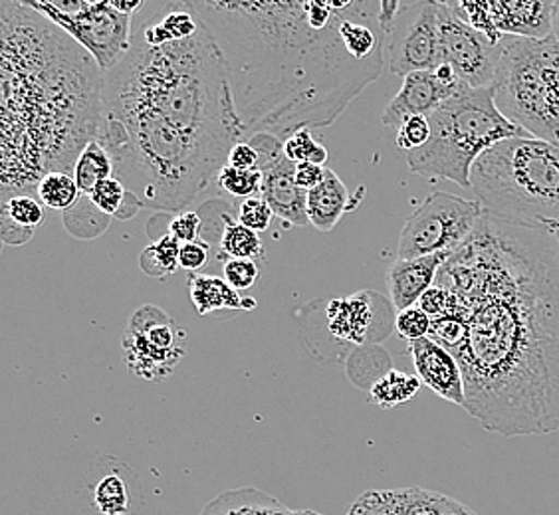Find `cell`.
<instances>
[{"label":"cell","mask_w":559,"mask_h":515,"mask_svg":"<svg viewBox=\"0 0 559 515\" xmlns=\"http://www.w3.org/2000/svg\"><path fill=\"white\" fill-rule=\"evenodd\" d=\"M352 0H193L225 62L247 141H286L325 128L383 72L352 55L344 21Z\"/></svg>","instance_id":"cell-3"},{"label":"cell","mask_w":559,"mask_h":515,"mask_svg":"<svg viewBox=\"0 0 559 515\" xmlns=\"http://www.w3.org/2000/svg\"><path fill=\"white\" fill-rule=\"evenodd\" d=\"M439 43L441 64L451 65L463 84L473 89L492 86L502 43H492L461 21L447 2H439Z\"/></svg>","instance_id":"cell-11"},{"label":"cell","mask_w":559,"mask_h":515,"mask_svg":"<svg viewBox=\"0 0 559 515\" xmlns=\"http://www.w3.org/2000/svg\"><path fill=\"white\" fill-rule=\"evenodd\" d=\"M0 220H2V242L4 244L21 247V244H26L33 238L34 230L12 225L11 220H4V218H0Z\"/></svg>","instance_id":"cell-45"},{"label":"cell","mask_w":559,"mask_h":515,"mask_svg":"<svg viewBox=\"0 0 559 515\" xmlns=\"http://www.w3.org/2000/svg\"><path fill=\"white\" fill-rule=\"evenodd\" d=\"M216 184L230 196L247 201V199L260 196L262 193V172L259 169L240 171V169L226 165L223 167V171L218 172Z\"/></svg>","instance_id":"cell-32"},{"label":"cell","mask_w":559,"mask_h":515,"mask_svg":"<svg viewBox=\"0 0 559 515\" xmlns=\"http://www.w3.org/2000/svg\"><path fill=\"white\" fill-rule=\"evenodd\" d=\"M96 140L143 208L173 215L205 193L247 141L206 26L165 46L133 34L130 52L104 74Z\"/></svg>","instance_id":"cell-2"},{"label":"cell","mask_w":559,"mask_h":515,"mask_svg":"<svg viewBox=\"0 0 559 515\" xmlns=\"http://www.w3.org/2000/svg\"><path fill=\"white\" fill-rule=\"evenodd\" d=\"M495 104L530 137L559 145V43L504 36L496 65Z\"/></svg>","instance_id":"cell-7"},{"label":"cell","mask_w":559,"mask_h":515,"mask_svg":"<svg viewBox=\"0 0 559 515\" xmlns=\"http://www.w3.org/2000/svg\"><path fill=\"white\" fill-rule=\"evenodd\" d=\"M325 171H328L325 167L313 165L310 161L296 163V183L306 193H310L312 189H316L325 179Z\"/></svg>","instance_id":"cell-44"},{"label":"cell","mask_w":559,"mask_h":515,"mask_svg":"<svg viewBox=\"0 0 559 515\" xmlns=\"http://www.w3.org/2000/svg\"><path fill=\"white\" fill-rule=\"evenodd\" d=\"M429 123V143L405 157L411 171L463 189H471L474 163L485 151L500 141L527 135L498 111L492 86L463 87L430 116Z\"/></svg>","instance_id":"cell-6"},{"label":"cell","mask_w":559,"mask_h":515,"mask_svg":"<svg viewBox=\"0 0 559 515\" xmlns=\"http://www.w3.org/2000/svg\"><path fill=\"white\" fill-rule=\"evenodd\" d=\"M92 502L99 515H131L133 494L126 476L118 472L102 476L94 486Z\"/></svg>","instance_id":"cell-27"},{"label":"cell","mask_w":559,"mask_h":515,"mask_svg":"<svg viewBox=\"0 0 559 515\" xmlns=\"http://www.w3.org/2000/svg\"><path fill=\"white\" fill-rule=\"evenodd\" d=\"M24 7L43 14L46 21L64 31L74 43L96 60L97 68L108 74L126 58L133 40L135 16H126L111 7L109 0L102 2H38L21 0Z\"/></svg>","instance_id":"cell-8"},{"label":"cell","mask_w":559,"mask_h":515,"mask_svg":"<svg viewBox=\"0 0 559 515\" xmlns=\"http://www.w3.org/2000/svg\"><path fill=\"white\" fill-rule=\"evenodd\" d=\"M248 143L259 153V171H266L270 167H274L276 163L282 161L284 155V141L278 140L276 135L270 133H257L252 135Z\"/></svg>","instance_id":"cell-38"},{"label":"cell","mask_w":559,"mask_h":515,"mask_svg":"<svg viewBox=\"0 0 559 515\" xmlns=\"http://www.w3.org/2000/svg\"><path fill=\"white\" fill-rule=\"evenodd\" d=\"M272 208L262 196H252L238 204L237 220L254 232H264L272 225Z\"/></svg>","instance_id":"cell-34"},{"label":"cell","mask_w":559,"mask_h":515,"mask_svg":"<svg viewBox=\"0 0 559 515\" xmlns=\"http://www.w3.org/2000/svg\"><path fill=\"white\" fill-rule=\"evenodd\" d=\"M551 0H514V2H488L490 21L498 34L546 40L554 31Z\"/></svg>","instance_id":"cell-16"},{"label":"cell","mask_w":559,"mask_h":515,"mask_svg":"<svg viewBox=\"0 0 559 515\" xmlns=\"http://www.w3.org/2000/svg\"><path fill=\"white\" fill-rule=\"evenodd\" d=\"M420 385L423 383H420L419 376L391 369L379 376L373 386L369 388V403L389 410V408L409 403L417 397Z\"/></svg>","instance_id":"cell-24"},{"label":"cell","mask_w":559,"mask_h":515,"mask_svg":"<svg viewBox=\"0 0 559 515\" xmlns=\"http://www.w3.org/2000/svg\"><path fill=\"white\" fill-rule=\"evenodd\" d=\"M347 515H478L451 495L425 488L369 490L355 500Z\"/></svg>","instance_id":"cell-13"},{"label":"cell","mask_w":559,"mask_h":515,"mask_svg":"<svg viewBox=\"0 0 559 515\" xmlns=\"http://www.w3.org/2000/svg\"><path fill=\"white\" fill-rule=\"evenodd\" d=\"M36 191L44 206L62 213L70 211L82 199V191L78 189L72 172H48L36 187Z\"/></svg>","instance_id":"cell-29"},{"label":"cell","mask_w":559,"mask_h":515,"mask_svg":"<svg viewBox=\"0 0 559 515\" xmlns=\"http://www.w3.org/2000/svg\"><path fill=\"white\" fill-rule=\"evenodd\" d=\"M111 2V7L116 9V11L121 12V14H126V16H138L145 7H147V2L145 0H109Z\"/></svg>","instance_id":"cell-47"},{"label":"cell","mask_w":559,"mask_h":515,"mask_svg":"<svg viewBox=\"0 0 559 515\" xmlns=\"http://www.w3.org/2000/svg\"><path fill=\"white\" fill-rule=\"evenodd\" d=\"M141 208H143V204H141L140 199L128 191V196H126V201L121 204V208H119L116 218H118V220H131L133 216L140 213Z\"/></svg>","instance_id":"cell-46"},{"label":"cell","mask_w":559,"mask_h":515,"mask_svg":"<svg viewBox=\"0 0 559 515\" xmlns=\"http://www.w3.org/2000/svg\"><path fill=\"white\" fill-rule=\"evenodd\" d=\"M409 355L423 385L432 388L439 397L464 407L466 391L464 375L456 357L430 337L409 344Z\"/></svg>","instance_id":"cell-15"},{"label":"cell","mask_w":559,"mask_h":515,"mask_svg":"<svg viewBox=\"0 0 559 515\" xmlns=\"http://www.w3.org/2000/svg\"><path fill=\"white\" fill-rule=\"evenodd\" d=\"M466 335V412L506 439L559 430V244L549 226L485 215L437 276Z\"/></svg>","instance_id":"cell-1"},{"label":"cell","mask_w":559,"mask_h":515,"mask_svg":"<svg viewBox=\"0 0 559 515\" xmlns=\"http://www.w3.org/2000/svg\"><path fill=\"white\" fill-rule=\"evenodd\" d=\"M549 230H551V235L556 237V240H558L559 244V223H554V225H549Z\"/></svg>","instance_id":"cell-50"},{"label":"cell","mask_w":559,"mask_h":515,"mask_svg":"<svg viewBox=\"0 0 559 515\" xmlns=\"http://www.w3.org/2000/svg\"><path fill=\"white\" fill-rule=\"evenodd\" d=\"M485 211L478 201L435 191L407 218L399 237V260L454 254L473 237Z\"/></svg>","instance_id":"cell-9"},{"label":"cell","mask_w":559,"mask_h":515,"mask_svg":"<svg viewBox=\"0 0 559 515\" xmlns=\"http://www.w3.org/2000/svg\"><path fill=\"white\" fill-rule=\"evenodd\" d=\"M385 62L399 77L435 72L441 65L439 2H403L385 34Z\"/></svg>","instance_id":"cell-10"},{"label":"cell","mask_w":559,"mask_h":515,"mask_svg":"<svg viewBox=\"0 0 559 515\" xmlns=\"http://www.w3.org/2000/svg\"><path fill=\"white\" fill-rule=\"evenodd\" d=\"M397 310L377 291H357L352 298L328 303L325 318L335 339L354 345H376L395 330Z\"/></svg>","instance_id":"cell-12"},{"label":"cell","mask_w":559,"mask_h":515,"mask_svg":"<svg viewBox=\"0 0 559 515\" xmlns=\"http://www.w3.org/2000/svg\"><path fill=\"white\" fill-rule=\"evenodd\" d=\"M430 330H432V320H430L427 313L420 310L419 306L397 313L395 332H397L403 339H407L409 344L429 337Z\"/></svg>","instance_id":"cell-33"},{"label":"cell","mask_w":559,"mask_h":515,"mask_svg":"<svg viewBox=\"0 0 559 515\" xmlns=\"http://www.w3.org/2000/svg\"><path fill=\"white\" fill-rule=\"evenodd\" d=\"M278 515H322L318 514V512H312V510H292V507H286L282 514Z\"/></svg>","instance_id":"cell-49"},{"label":"cell","mask_w":559,"mask_h":515,"mask_svg":"<svg viewBox=\"0 0 559 515\" xmlns=\"http://www.w3.org/2000/svg\"><path fill=\"white\" fill-rule=\"evenodd\" d=\"M111 218L114 216L102 213L87 194H82V199L70 211L62 213L66 230L78 240L102 237L111 225Z\"/></svg>","instance_id":"cell-26"},{"label":"cell","mask_w":559,"mask_h":515,"mask_svg":"<svg viewBox=\"0 0 559 515\" xmlns=\"http://www.w3.org/2000/svg\"><path fill=\"white\" fill-rule=\"evenodd\" d=\"M551 36L559 43V0L554 7V31H551Z\"/></svg>","instance_id":"cell-48"},{"label":"cell","mask_w":559,"mask_h":515,"mask_svg":"<svg viewBox=\"0 0 559 515\" xmlns=\"http://www.w3.org/2000/svg\"><path fill=\"white\" fill-rule=\"evenodd\" d=\"M128 327L141 333L150 344L159 349H175L179 347L177 337H183V332L175 325L169 313L155 303H143L140 310L131 315Z\"/></svg>","instance_id":"cell-23"},{"label":"cell","mask_w":559,"mask_h":515,"mask_svg":"<svg viewBox=\"0 0 559 515\" xmlns=\"http://www.w3.org/2000/svg\"><path fill=\"white\" fill-rule=\"evenodd\" d=\"M452 296L451 291L442 286H432L430 290L425 291V296L419 300V308L429 315L430 320H439L451 312Z\"/></svg>","instance_id":"cell-41"},{"label":"cell","mask_w":559,"mask_h":515,"mask_svg":"<svg viewBox=\"0 0 559 515\" xmlns=\"http://www.w3.org/2000/svg\"><path fill=\"white\" fill-rule=\"evenodd\" d=\"M452 254H432V256L395 260L388 272L389 300L395 310L403 312L419 306L425 291L430 290L437 282L442 266Z\"/></svg>","instance_id":"cell-17"},{"label":"cell","mask_w":559,"mask_h":515,"mask_svg":"<svg viewBox=\"0 0 559 515\" xmlns=\"http://www.w3.org/2000/svg\"><path fill=\"white\" fill-rule=\"evenodd\" d=\"M349 208H354L352 194L337 172L328 169L322 183L308 193L306 213L310 225L320 232H332Z\"/></svg>","instance_id":"cell-20"},{"label":"cell","mask_w":559,"mask_h":515,"mask_svg":"<svg viewBox=\"0 0 559 515\" xmlns=\"http://www.w3.org/2000/svg\"><path fill=\"white\" fill-rule=\"evenodd\" d=\"M167 235L177 238L181 244L201 240V235H203V218H201L199 213H194V211H183V213L173 216L171 220H169Z\"/></svg>","instance_id":"cell-39"},{"label":"cell","mask_w":559,"mask_h":515,"mask_svg":"<svg viewBox=\"0 0 559 515\" xmlns=\"http://www.w3.org/2000/svg\"><path fill=\"white\" fill-rule=\"evenodd\" d=\"M126 196H128V189L116 177H109L106 181H102L94 189V193L90 194V199L94 201L97 208L106 215L114 216V218L118 215Z\"/></svg>","instance_id":"cell-35"},{"label":"cell","mask_w":559,"mask_h":515,"mask_svg":"<svg viewBox=\"0 0 559 515\" xmlns=\"http://www.w3.org/2000/svg\"><path fill=\"white\" fill-rule=\"evenodd\" d=\"M260 270L257 260L228 258L223 266V278L237 291L250 290L259 282Z\"/></svg>","instance_id":"cell-36"},{"label":"cell","mask_w":559,"mask_h":515,"mask_svg":"<svg viewBox=\"0 0 559 515\" xmlns=\"http://www.w3.org/2000/svg\"><path fill=\"white\" fill-rule=\"evenodd\" d=\"M0 218L11 220L12 225L36 230L44 223V204L26 193L11 194L2 199Z\"/></svg>","instance_id":"cell-31"},{"label":"cell","mask_w":559,"mask_h":515,"mask_svg":"<svg viewBox=\"0 0 559 515\" xmlns=\"http://www.w3.org/2000/svg\"><path fill=\"white\" fill-rule=\"evenodd\" d=\"M109 177H114V161L108 151L104 149V145L97 140L87 143L86 149L82 151V155L75 161L74 179L78 189L82 194L90 196L97 184Z\"/></svg>","instance_id":"cell-25"},{"label":"cell","mask_w":559,"mask_h":515,"mask_svg":"<svg viewBox=\"0 0 559 515\" xmlns=\"http://www.w3.org/2000/svg\"><path fill=\"white\" fill-rule=\"evenodd\" d=\"M221 252L228 258H237V260H264V248L260 242L259 232L250 230L245 225H240L238 220L228 218L226 220L225 232L218 242Z\"/></svg>","instance_id":"cell-30"},{"label":"cell","mask_w":559,"mask_h":515,"mask_svg":"<svg viewBox=\"0 0 559 515\" xmlns=\"http://www.w3.org/2000/svg\"><path fill=\"white\" fill-rule=\"evenodd\" d=\"M179 256H181V242L171 235H163L157 240H153L150 247L143 248L140 256L141 270L151 278H167L181 268Z\"/></svg>","instance_id":"cell-28"},{"label":"cell","mask_w":559,"mask_h":515,"mask_svg":"<svg viewBox=\"0 0 559 515\" xmlns=\"http://www.w3.org/2000/svg\"><path fill=\"white\" fill-rule=\"evenodd\" d=\"M2 187L24 191L72 172L102 119L104 72L64 31L2 0Z\"/></svg>","instance_id":"cell-4"},{"label":"cell","mask_w":559,"mask_h":515,"mask_svg":"<svg viewBox=\"0 0 559 515\" xmlns=\"http://www.w3.org/2000/svg\"><path fill=\"white\" fill-rule=\"evenodd\" d=\"M471 191L492 218L559 223V145L530 135L496 143L474 163Z\"/></svg>","instance_id":"cell-5"},{"label":"cell","mask_w":559,"mask_h":515,"mask_svg":"<svg viewBox=\"0 0 559 515\" xmlns=\"http://www.w3.org/2000/svg\"><path fill=\"white\" fill-rule=\"evenodd\" d=\"M430 140L429 118H411L397 129L399 149L411 153V151L425 147Z\"/></svg>","instance_id":"cell-37"},{"label":"cell","mask_w":559,"mask_h":515,"mask_svg":"<svg viewBox=\"0 0 559 515\" xmlns=\"http://www.w3.org/2000/svg\"><path fill=\"white\" fill-rule=\"evenodd\" d=\"M211 258V247L206 240H194V242H187L181 244V256H179V266L191 272V274H199V270L205 268L206 262Z\"/></svg>","instance_id":"cell-42"},{"label":"cell","mask_w":559,"mask_h":515,"mask_svg":"<svg viewBox=\"0 0 559 515\" xmlns=\"http://www.w3.org/2000/svg\"><path fill=\"white\" fill-rule=\"evenodd\" d=\"M189 294L194 310L199 315H211L215 312H252L257 310L254 298H245L235 290L225 278L211 274H191L189 276Z\"/></svg>","instance_id":"cell-21"},{"label":"cell","mask_w":559,"mask_h":515,"mask_svg":"<svg viewBox=\"0 0 559 515\" xmlns=\"http://www.w3.org/2000/svg\"><path fill=\"white\" fill-rule=\"evenodd\" d=\"M318 147L320 143L313 140L312 129H300L284 141V155L292 163L310 161Z\"/></svg>","instance_id":"cell-40"},{"label":"cell","mask_w":559,"mask_h":515,"mask_svg":"<svg viewBox=\"0 0 559 515\" xmlns=\"http://www.w3.org/2000/svg\"><path fill=\"white\" fill-rule=\"evenodd\" d=\"M459 92L461 89H452L441 84L435 72H415L403 80V86L397 96L389 101L381 121L388 128L399 129L407 119L430 118L444 101H449Z\"/></svg>","instance_id":"cell-14"},{"label":"cell","mask_w":559,"mask_h":515,"mask_svg":"<svg viewBox=\"0 0 559 515\" xmlns=\"http://www.w3.org/2000/svg\"><path fill=\"white\" fill-rule=\"evenodd\" d=\"M274 216L290 226H308V193L296 183V163L282 159L274 167L262 171V193Z\"/></svg>","instance_id":"cell-18"},{"label":"cell","mask_w":559,"mask_h":515,"mask_svg":"<svg viewBox=\"0 0 559 515\" xmlns=\"http://www.w3.org/2000/svg\"><path fill=\"white\" fill-rule=\"evenodd\" d=\"M121 347H123V361L131 373L151 383L165 381L179 367L187 354L181 345L175 349H159L150 344L141 333L133 332L130 327H126Z\"/></svg>","instance_id":"cell-19"},{"label":"cell","mask_w":559,"mask_h":515,"mask_svg":"<svg viewBox=\"0 0 559 515\" xmlns=\"http://www.w3.org/2000/svg\"><path fill=\"white\" fill-rule=\"evenodd\" d=\"M226 165L240 169V171H254V169H259V153L248 141H240L230 151Z\"/></svg>","instance_id":"cell-43"},{"label":"cell","mask_w":559,"mask_h":515,"mask_svg":"<svg viewBox=\"0 0 559 515\" xmlns=\"http://www.w3.org/2000/svg\"><path fill=\"white\" fill-rule=\"evenodd\" d=\"M286 505L259 488H238L216 495L201 515H278Z\"/></svg>","instance_id":"cell-22"}]
</instances>
